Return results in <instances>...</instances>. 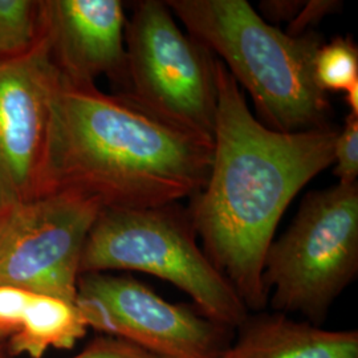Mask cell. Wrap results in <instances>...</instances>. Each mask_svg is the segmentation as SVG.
Listing matches in <instances>:
<instances>
[{
  "mask_svg": "<svg viewBox=\"0 0 358 358\" xmlns=\"http://www.w3.org/2000/svg\"><path fill=\"white\" fill-rule=\"evenodd\" d=\"M213 161L187 210L203 251L248 310L267 307L263 267L284 211L334 162L340 129L280 133L257 121L243 92L215 59Z\"/></svg>",
  "mask_w": 358,
  "mask_h": 358,
  "instance_id": "obj_1",
  "label": "cell"
},
{
  "mask_svg": "<svg viewBox=\"0 0 358 358\" xmlns=\"http://www.w3.org/2000/svg\"><path fill=\"white\" fill-rule=\"evenodd\" d=\"M211 161V140L170 125L125 97L63 76L41 195L80 192L103 208L173 205L202 190Z\"/></svg>",
  "mask_w": 358,
  "mask_h": 358,
  "instance_id": "obj_2",
  "label": "cell"
},
{
  "mask_svg": "<svg viewBox=\"0 0 358 358\" xmlns=\"http://www.w3.org/2000/svg\"><path fill=\"white\" fill-rule=\"evenodd\" d=\"M189 35L222 57L267 128L296 133L327 128L331 103L315 78L324 44L315 31L289 36L245 0H167Z\"/></svg>",
  "mask_w": 358,
  "mask_h": 358,
  "instance_id": "obj_3",
  "label": "cell"
},
{
  "mask_svg": "<svg viewBox=\"0 0 358 358\" xmlns=\"http://www.w3.org/2000/svg\"><path fill=\"white\" fill-rule=\"evenodd\" d=\"M187 210L103 208L83 250L80 276L137 271L176 285L210 320L236 329L250 310L199 247Z\"/></svg>",
  "mask_w": 358,
  "mask_h": 358,
  "instance_id": "obj_4",
  "label": "cell"
},
{
  "mask_svg": "<svg viewBox=\"0 0 358 358\" xmlns=\"http://www.w3.org/2000/svg\"><path fill=\"white\" fill-rule=\"evenodd\" d=\"M358 273V186L304 198L292 224L264 257L263 287L275 312L321 325Z\"/></svg>",
  "mask_w": 358,
  "mask_h": 358,
  "instance_id": "obj_5",
  "label": "cell"
},
{
  "mask_svg": "<svg viewBox=\"0 0 358 358\" xmlns=\"http://www.w3.org/2000/svg\"><path fill=\"white\" fill-rule=\"evenodd\" d=\"M125 96L170 125L214 140L217 115L215 57L185 35L165 1L136 3L125 27Z\"/></svg>",
  "mask_w": 358,
  "mask_h": 358,
  "instance_id": "obj_6",
  "label": "cell"
},
{
  "mask_svg": "<svg viewBox=\"0 0 358 358\" xmlns=\"http://www.w3.org/2000/svg\"><path fill=\"white\" fill-rule=\"evenodd\" d=\"M76 192H47L0 210V285L76 303L80 262L103 211Z\"/></svg>",
  "mask_w": 358,
  "mask_h": 358,
  "instance_id": "obj_7",
  "label": "cell"
},
{
  "mask_svg": "<svg viewBox=\"0 0 358 358\" xmlns=\"http://www.w3.org/2000/svg\"><path fill=\"white\" fill-rule=\"evenodd\" d=\"M76 306L88 328L164 358H217L231 343L229 328L129 276L81 275Z\"/></svg>",
  "mask_w": 358,
  "mask_h": 358,
  "instance_id": "obj_8",
  "label": "cell"
},
{
  "mask_svg": "<svg viewBox=\"0 0 358 358\" xmlns=\"http://www.w3.org/2000/svg\"><path fill=\"white\" fill-rule=\"evenodd\" d=\"M62 77L45 22L29 51L0 59V210L43 192L52 109Z\"/></svg>",
  "mask_w": 358,
  "mask_h": 358,
  "instance_id": "obj_9",
  "label": "cell"
},
{
  "mask_svg": "<svg viewBox=\"0 0 358 358\" xmlns=\"http://www.w3.org/2000/svg\"><path fill=\"white\" fill-rule=\"evenodd\" d=\"M52 56L63 76L90 83L113 75L128 83L125 13L118 0L43 1Z\"/></svg>",
  "mask_w": 358,
  "mask_h": 358,
  "instance_id": "obj_10",
  "label": "cell"
},
{
  "mask_svg": "<svg viewBox=\"0 0 358 358\" xmlns=\"http://www.w3.org/2000/svg\"><path fill=\"white\" fill-rule=\"evenodd\" d=\"M217 358H358V332L329 331L289 315H248Z\"/></svg>",
  "mask_w": 358,
  "mask_h": 358,
  "instance_id": "obj_11",
  "label": "cell"
},
{
  "mask_svg": "<svg viewBox=\"0 0 358 358\" xmlns=\"http://www.w3.org/2000/svg\"><path fill=\"white\" fill-rule=\"evenodd\" d=\"M88 329L76 303L32 292L17 332L8 338V349L13 356L41 358L50 349L73 348Z\"/></svg>",
  "mask_w": 358,
  "mask_h": 358,
  "instance_id": "obj_12",
  "label": "cell"
},
{
  "mask_svg": "<svg viewBox=\"0 0 358 358\" xmlns=\"http://www.w3.org/2000/svg\"><path fill=\"white\" fill-rule=\"evenodd\" d=\"M41 1L0 0V59L29 51L43 34Z\"/></svg>",
  "mask_w": 358,
  "mask_h": 358,
  "instance_id": "obj_13",
  "label": "cell"
},
{
  "mask_svg": "<svg viewBox=\"0 0 358 358\" xmlns=\"http://www.w3.org/2000/svg\"><path fill=\"white\" fill-rule=\"evenodd\" d=\"M315 78L325 93L344 90L358 81V50L349 38L322 44L315 59Z\"/></svg>",
  "mask_w": 358,
  "mask_h": 358,
  "instance_id": "obj_14",
  "label": "cell"
},
{
  "mask_svg": "<svg viewBox=\"0 0 358 358\" xmlns=\"http://www.w3.org/2000/svg\"><path fill=\"white\" fill-rule=\"evenodd\" d=\"M334 174L341 183H356L358 177V117H346L334 146Z\"/></svg>",
  "mask_w": 358,
  "mask_h": 358,
  "instance_id": "obj_15",
  "label": "cell"
},
{
  "mask_svg": "<svg viewBox=\"0 0 358 358\" xmlns=\"http://www.w3.org/2000/svg\"><path fill=\"white\" fill-rule=\"evenodd\" d=\"M72 358H164L127 340L100 334Z\"/></svg>",
  "mask_w": 358,
  "mask_h": 358,
  "instance_id": "obj_16",
  "label": "cell"
},
{
  "mask_svg": "<svg viewBox=\"0 0 358 358\" xmlns=\"http://www.w3.org/2000/svg\"><path fill=\"white\" fill-rule=\"evenodd\" d=\"M343 3L337 0H308L304 1L303 8L299 15L289 23L287 35L289 36H301L309 32L310 27L319 24L321 20L337 13L341 8Z\"/></svg>",
  "mask_w": 358,
  "mask_h": 358,
  "instance_id": "obj_17",
  "label": "cell"
},
{
  "mask_svg": "<svg viewBox=\"0 0 358 358\" xmlns=\"http://www.w3.org/2000/svg\"><path fill=\"white\" fill-rule=\"evenodd\" d=\"M304 6V0H263L259 4L262 19L273 23H291Z\"/></svg>",
  "mask_w": 358,
  "mask_h": 358,
  "instance_id": "obj_18",
  "label": "cell"
},
{
  "mask_svg": "<svg viewBox=\"0 0 358 358\" xmlns=\"http://www.w3.org/2000/svg\"><path fill=\"white\" fill-rule=\"evenodd\" d=\"M346 93V103L350 109V115L358 117V81L350 85Z\"/></svg>",
  "mask_w": 358,
  "mask_h": 358,
  "instance_id": "obj_19",
  "label": "cell"
},
{
  "mask_svg": "<svg viewBox=\"0 0 358 358\" xmlns=\"http://www.w3.org/2000/svg\"><path fill=\"white\" fill-rule=\"evenodd\" d=\"M0 358H6V356H4L3 352H1V349H0Z\"/></svg>",
  "mask_w": 358,
  "mask_h": 358,
  "instance_id": "obj_20",
  "label": "cell"
}]
</instances>
